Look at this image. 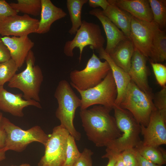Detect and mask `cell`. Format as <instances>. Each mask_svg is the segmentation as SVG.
Masks as SVG:
<instances>
[{"label": "cell", "instance_id": "1", "mask_svg": "<svg viewBox=\"0 0 166 166\" xmlns=\"http://www.w3.org/2000/svg\"><path fill=\"white\" fill-rule=\"evenodd\" d=\"M112 109L96 105L80 110L82 125L87 137L97 147H106L121 135L114 117L110 114Z\"/></svg>", "mask_w": 166, "mask_h": 166}, {"label": "cell", "instance_id": "2", "mask_svg": "<svg viewBox=\"0 0 166 166\" xmlns=\"http://www.w3.org/2000/svg\"><path fill=\"white\" fill-rule=\"evenodd\" d=\"M113 109L121 135L106 147V151L119 153L125 149L135 148L141 142V125L128 110L116 105Z\"/></svg>", "mask_w": 166, "mask_h": 166}, {"label": "cell", "instance_id": "3", "mask_svg": "<svg viewBox=\"0 0 166 166\" xmlns=\"http://www.w3.org/2000/svg\"><path fill=\"white\" fill-rule=\"evenodd\" d=\"M54 96L58 104L55 116L60 121V125L66 129L75 140H79L81 135L76 129L73 120L76 111L81 106V99L76 94L68 81L64 80L58 83Z\"/></svg>", "mask_w": 166, "mask_h": 166}, {"label": "cell", "instance_id": "4", "mask_svg": "<svg viewBox=\"0 0 166 166\" xmlns=\"http://www.w3.org/2000/svg\"><path fill=\"white\" fill-rule=\"evenodd\" d=\"M26 67L22 72L16 73L8 82V86L17 88L23 93L26 100L39 102V92L43 80L42 70L38 65H35V58L31 50L25 60Z\"/></svg>", "mask_w": 166, "mask_h": 166}, {"label": "cell", "instance_id": "5", "mask_svg": "<svg viewBox=\"0 0 166 166\" xmlns=\"http://www.w3.org/2000/svg\"><path fill=\"white\" fill-rule=\"evenodd\" d=\"M1 121L6 132L5 150L17 152L24 151L30 143L36 142L46 144L49 135L46 133L40 126L35 125L27 130L18 126L7 118L3 117Z\"/></svg>", "mask_w": 166, "mask_h": 166}, {"label": "cell", "instance_id": "6", "mask_svg": "<svg viewBox=\"0 0 166 166\" xmlns=\"http://www.w3.org/2000/svg\"><path fill=\"white\" fill-rule=\"evenodd\" d=\"M128 110L141 125H148L151 114L157 110L153 98L140 90L131 80L119 105Z\"/></svg>", "mask_w": 166, "mask_h": 166}, {"label": "cell", "instance_id": "7", "mask_svg": "<svg viewBox=\"0 0 166 166\" xmlns=\"http://www.w3.org/2000/svg\"><path fill=\"white\" fill-rule=\"evenodd\" d=\"M110 70L108 62L101 61L93 53L84 69L70 72V84L74 88L82 90L90 89L99 84Z\"/></svg>", "mask_w": 166, "mask_h": 166}, {"label": "cell", "instance_id": "8", "mask_svg": "<svg viewBox=\"0 0 166 166\" xmlns=\"http://www.w3.org/2000/svg\"><path fill=\"white\" fill-rule=\"evenodd\" d=\"M81 97L80 110L97 105L113 109L117 91L111 70L98 84L90 89L82 90L75 88Z\"/></svg>", "mask_w": 166, "mask_h": 166}, {"label": "cell", "instance_id": "9", "mask_svg": "<svg viewBox=\"0 0 166 166\" xmlns=\"http://www.w3.org/2000/svg\"><path fill=\"white\" fill-rule=\"evenodd\" d=\"M105 42V39L99 25L83 20L73 38L65 42L64 47V52L66 56L73 57V49L75 48H78L80 62L85 47L89 45L91 49L98 50L103 47Z\"/></svg>", "mask_w": 166, "mask_h": 166}, {"label": "cell", "instance_id": "10", "mask_svg": "<svg viewBox=\"0 0 166 166\" xmlns=\"http://www.w3.org/2000/svg\"><path fill=\"white\" fill-rule=\"evenodd\" d=\"M69 132L61 125L53 128L44 146L43 156L38 164V166H63L66 158Z\"/></svg>", "mask_w": 166, "mask_h": 166}, {"label": "cell", "instance_id": "11", "mask_svg": "<svg viewBox=\"0 0 166 166\" xmlns=\"http://www.w3.org/2000/svg\"><path fill=\"white\" fill-rule=\"evenodd\" d=\"M157 26L153 21L147 22L132 16L130 39L135 48L148 58H149L151 45Z\"/></svg>", "mask_w": 166, "mask_h": 166}, {"label": "cell", "instance_id": "12", "mask_svg": "<svg viewBox=\"0 0 166 166\" xmlns=\"http://www.w3.org/2000/svg\"><path fill=\"white\" fill-rule=\"evenodd\" d=\"M39 22V20L26 14L11 16L0 22V34L3 37L28 36L36 33Z\"/></svg>", "mask_w": 166, "mask_h": 166}, {"label": "cell", "instance_id": "13", "mask_svg": "<svg viewBox=\"0 0 166 166\" xmlns=\"http://www.w3.org/2000/svg\"><path fill=\"white\" fill-rule=\"evenodd\" d=\"M166 122L157 110L152 112L147 126L141 125L143 144L155 147L166 144Z\"/></svg>", "mask_w": 166, "mask_h": 166}, {"label": "cell", "instance_id": "14", "mask_svg": "<svg viewBox=\"0 0 166 166\" xmlns=\"http://www.w3.org/2000/svg\"><path fill=\"white\" fill-rule=\"evenodd\" d=\"M148 58L135 48L128 73L131 79L142 91L153 98L154 94L148 82L150 72L147 65Z\"/></svg>", "mask_w": 166, "mask_h": 166}, {"label": "cell", "instance_id": "15", "mask_svg": "<svg viewBox=\"0 0 166 166\" xmlns=\"http://www.w3.org/2000/svg\"><path fill=\"white\" fill-rule=\"evenodd\" d=\"M22 97V93H13L6 89L4 86H0V110L13 116L22 117L24 116L23 109L25 107L32 106L42 108L39 102L26 100Z\"/></svg>", "mask_w": 166, "mask_h": 166}, {"label": "cell", "instance_id": "16", "mask_svg": "<svg viewBox=\"0 0 166 166\" xmlns=\"http://www.w3.org/2000/svg\"><path fill=\"white\" fill-rule=\"evenodd\" d=\"M1 38L8 49L11 58L18 69L20 68L24 64L29 52L34 47V43L28 36H4Z\"/></svg>", "mask_w": 166, "mask_h": 166}, {"label": "cell", "instance_id": "17", "mask_svg": "<svg viewBox=\"0 0 166 166\" xmlns=\"http://www.w3.org/2000/svg\"><path fill=\"white\" fill-rule=\"evenodd\" d=\"M89 14L97 17L101 23L107 38L105 51L109 54L121 41L128 38L124 33L103 13L100 9L90 11Z\"/></svg>", "mask_w": 166, "mask_h": 166}, {"label": "cell", "instance_id": "18", "mask_svg": "<svg viewBox=\"0 0 166 166\" xmlns=\"http://www.w3.org/2000/svg\"><path fill=\"white\" fill-rule=\"evenodd\" d=\"M99 58L103 59L109 63L115 83L117 95L115 105L119 106L125 94L131 80L128 73L117 65L103 47L98 50Z\"/></svg>", "mask_w": 166, "mask_h": 166}, {"label": "cell", "instance_id": "19", "mask_svg": "<svg viewBox=\"0 0 166 166\" xmlns=\"http://www.w3.org/2000/svg\"><path fill=\"white\" fill-rule=\"evenodd\" d=\"M41 18L36 33L44 34L49 31L54 22L65 17L67 14L50 0H41Z\"/></svg>", "mask_w": 166, "mask_h": 166}, {"label": "cell", "instance_id": "20", "mask_svg": "<svg viewBox=\"0 0 166 166\" xmlns=\"http://www.w3.org/2000/svg\"><path fill=\"white\" fill-rule=\"evenodd\" d=\"M112 2L132 16L140 20L151 22L152 13L148 0H111Z\"/></svg>", "mask_w": 166, "mask_h": 166}, {"label": "cell", "instance_id": "21", "mask_svg": "<svg viewBox=\"0 0 166 166\" xmlns=\"http://www.w3.org/2000/svg\"><path fill=\"white\" fill-rule=\"evenodd\" d=\"M109 5L106 9L102 10L103 14L108 17L130 39V30L132 16L108 0Z\"/></svg>", "mask_w": 166, "mask_h": 166}, {"label": "cell", "instance_id": "22", "mask_svg": "<svg viewBox=\"0 0 166 166\" xmlns=\"http://www.w3.org/2000/svg\"><path fill=\"white\" fill-rule=\"evenodd\" d=\"M135 49L132 41L127 38L120 42L109 54L117 65L128 73Z\"/></svg>", "mask_w": 166, "mask_h": 166}, {"label": "cell", "instance_id": "23", "mask_svg": "<svg viewBox=\"0 0 166 166\" xmlns=\"http://www.w3.org/2000/svg\"><path fill=\"white\" fill-rule=\"evenodd\" d=\"M150 61L155 63L162 62L166 59V34L165 30L156 26L151 45Z\"/></svg>", "mask_w": 166, "mask_h": 166}, {"label": "cell", "instance_id": "24", "mask_svg": "<svg viewBox=\"0 0 166 166\" xmlns=\"http://www.w3.org/2000/svg\"><path fill=\"white\" fill-rule=\"evenodd\" d=\"M135 148L140 155L151 162L161 165L166 164V152L163 148L144 145L142 141Z\"/></svg>", "mask_w": 166, "mask_h": 166}, {"label": "cell", "instance_id": "25", "mask_svg": "<svg viewBox=\"0 0 166 166\" xmlns=\"http://www.w3.org/2000/svg\"><path fill=\"white\" fill-rule=\"evenodd\" d=\"M88 2V0H67V7L72 23V27L69 31L70 34H75L81 26L82 8L84 5Z\"/></svg>", "mask_w": 166, "mask_h": 166}, {"label": "cell", "instance_id": "26", "mask_svg": "<svg viewBox=\"0 0 166 166\" xmlns=\"http://www.w3.org/2000/svg\"><path fill=\"white\" fill-rule=\"evenodd\" d=\"M9 4L17 12L24 14L37 16L41 13V0H18L17 3Z\"/></svg>", "mask_w": 166, "mask_h": 166}, {"label": "cell", "instance_id": "27", "mask_svg": "<svg viewBox=\"0 0 166 166\" xmlns=\"http://www.w3.org/2000/svg\"><path fill=\"white\" fill-rule=\"evenodd\" d=\"M152 13L153 21L161 30L166 26V0H148Z\"/></svg>", "mask_w": 166, "mask_h": 166}, {"label": "cell", "instance_id": "28", "mask_svg": "<svg viewBox=\"0 0 166 166\" xmlns=\"http://www.w3.org/2000/svg\"><path fill=\"white\" fill-rule=\"evenodd\" d=\"M18 69L14 61L11 58L0 63V86L9 82Z\"/></svg>", "mask_w": 166, "mask_h": 166}, {"label": "cell", "instance_id": "29", "mask_svg": "<svg viewBox=\"0 0 166 166\" xmlns=\"http://www.w3.org/2000/svg\"><path fill=\"white\" fill-rule=\"evenodd\" d=\"M75 141L74 138L69 135L67 139L66 158L63 166H73L81 155Z\"/></svg>", "mask_w": 166, "mask_h": 166}, {"label": "cell", "instance_id": "30", "mask_svg": "<svg viewBox=\"0 0 166 166\" xmlns=\"http://www.w3.org/2000/svg\"><path fill=\"white\" fill-rule=\"evenodd\" d=\"M153 102L154 105L161 116L166 121V86L154 94Z\"/></svg>", "mask_w": 166, "mask_h": 166}, {"label": "cell", "instance_id": "31", "mask_svg": "<svg viewBox=\"0 0 166 166\" xmlns=\"http://www.w3.org/2000/svg\"><path fill=\"white\" fill-rule=\"evenodd\" d=\"M156 81L162 87L166 86V67L161 63L150 61Z\"/></svg>", "mask_w": 166, "mask_h": 166}, {"label": "cell", "instance_id": "32", "mask_svg": "<svg viewBox=\"0 0 166 166\" xmlns=\"http://www.w3.org/2000/svg\"><path fill=\"white\" fill-rule=\"evenodd\" d=\"M93 154L90 149L85 148L73 166H93L92 156Z\"/></svg>", "mask_w": 166, "mask_h": 166}, {"label": "cell", "instance_id": "33", "mask_svg": "<svg viewBox=\"0 0 166 166\" xmlns=\"http://www.w3.org/2000/svg\"><path fill=\"white\" fill-rule=\"evenodd\" d=\"M125 166H137L134 148L125 149L121 152Z\"/></svg>", "mask_w": 166, "mask_h": 166}, {"label": "cell", "instance_id": "34", "mask_svg": "<svg viewBox=\"0 0 166 166\" xmlns=\"http://www.w3.org/2000/svg\"><path fill=\"white\" fill-rule=\"evenodd\" d=\"M18 13L5 0H0V22L9 17L17 14Z\"/></svg>", "mask_w": 166, "mask_h": 166}, {"label": "cell", "instance_id": "35", "mask_svg": "<svg viewBox=\"0 0 166 166\" xmlns=\"http://www.w3.org/2000/svg\"><path fill=\"white\" fill-rule=\"evenodd\" d=\"M11 58L10 52L0 38V63Z\"/></svg>", "mask_w": 166, "mask_h": 166}, {"label": "cell", "instance_id": "36", "mask_svg": "<svg viewBox=\"0 0 166 166\" xmlns=\"http://www.w3.org/2000/svg\"><path fill=\"white\" fill-rule=\"evenodd\" d=\"M134 149L137 161V166H162V165L156 164L145 159L140 155L135 148Z\"/></svg>", "mask_w": 166, "mask_h": 166}, {"label": "cell", "instance_id": "37", "mask_svg": "<svg viewBox=\"0 0 166 166\" xmlns=\"http://www.w3.org/2000/svg\"><path fill=\"white\" fill-rule=\"evenodd\" d=\"M88 2L90 7L94 8L100 7L103 10H105L109 5L108 1L107 0H89Z\"/></svg>", "mask_w": 166, "mask_h": 166}, {"label": "cell", "instance_id": "38", "mask_svg": "<svg viewBox=\"0 0 166 166\" xmlns=\"http://www.w3.org/2000/svg\"><path fill=\"white\" fill-rule=\"evenodd\" d=\"M106 153L102 156L103 158H107L109 159V162L106 166H114L116 161L118 154L108 151H106Z\"/></svg>", "mask_w": 166, "mask_h": 166}, {"label": "cell", "instance_id": "39", "mask_svg": "<svg viewBox=\"0 0 166 166\" xmlns=\"http://www.w3.org/2000/svg\"><path fill=\"white\" fill-rule=\"evenodd\" d=\"M2 113L0 112V149L4 148L6 142V132L1 120L3 117Z\"/></svg>", "mask_w": 166, "mask_h": 166}, {"label": "cell", "instance_id": "40", "mask_svg": "<svg viewBox=\"0 0 166 166\" xmlns=\"http://www.w3.org/2000/svg\"><path fill=\"white\" fill-rule=\"evenodd\" d=\"M114 166H125L122 159L121 153L118 154Z\"/></svg>", "mask_w": 166, "mask_h": 166}, {"label": "cell", "instance_id": "41", "mask_svg": "<svg viewBox=\"0 0 166 166\" xmlns=\"http://www.w3.org/2000/svg\"><path fill=\"white\" fill-rule=\"evenodd\" d=\"M4 148L0 149V162L6 158V152Z\"/></svg>", "mask_w": 166, "mask_h": 166}, {"label": "cell", "instance_id": "42", "mask_svg": "<svg viewBox=\"0 0 166 166\" xmlns=\"http://www.w3.org/2000/svg\"><path fill=\"white\" fill-rule=\"evenodd\" d=\"M10 166H31L30 164L28 163H24V164H20L18 166L12 165Z\"/></svg>", "mask_w": 166, "mask_h": 166}]
</instances>
